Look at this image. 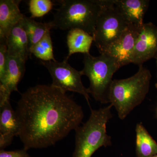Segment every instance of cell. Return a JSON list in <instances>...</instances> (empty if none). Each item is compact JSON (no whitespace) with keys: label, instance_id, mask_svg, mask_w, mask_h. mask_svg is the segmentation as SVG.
<instances>
[{"label":"cell","instance_id":"cell-8","mask_svg":"<svg viewBox=\"0 0 157 157\" xmlns=\"http://www.w3.org/2000/svg\"><path fill=\"white\" fill-rule=\"evenodd\" d=\"M157 54V26L151 22L143 25L132 52V63L140 66Z\"/></svg>","mask_w":157,"mask_h":157},{"label":"cell","instance_id":"cell-23","mask_svg":"<svg viewBox=\"0 0 157 157\" xmlns=\"http://www.w3.org/2000/svg\"><path fill=\"white\" fill-rule=\"evenodd\" d=\"M155 59L156 60V66H157V55L155 57ZM155 86L156 88L157 89V82L155 83Z\"/></svg>","mask_w":157,"mask_h":157},{"label":"cell","instance_id":"cell-7","mask_svg":"<svg viewBox=\"0 0 157 157\" xmlns=\"http://www.w3.org/2000/svg\"><path fill=\"white\" fill-rule=\"evenodd\" d=\"M64 59L63 61H42V64L48 70L52 82L51 85L63 92H73L80 94L84 97L90 106V97L88 88H86L81 80L82 76L81 71L74 69Z\"/></svg>","mask_w":157,"mask_h":157},{"label":"cell","instance_id":"cell-24","mask_svg":"<svg viewBox=\"0 0 157 157\" xmlns=\"http://www.w3.org/2000/svg\"><path fill=\"white\" fill-rule=\"evenodd\" d=\"M151 157H157V155H155L153 156H152Z\"/></svg>","mask_w":157,"mask_h":157},{"label":"cell","instance_id":"cell-19","mask_svg":"<svg viewBox=\"0 0 157 157\" xmlns=\"http://www.w3.org/2000/svg\"><path fill=\"white\" fill-rule=\"evenodd\" d=\"M53 5L50 0H30L29 10L31 18L42 17L51 10Z\"/></svg>","mask_w":157,"mask_h":157},{"label":"cell","instance_id":"cell-16","mask_svg":"<svg viewBox=\"0 0 157 157\" xmlns=\"http://www.w3.org/2000/svg\"><path fill=\"white\" fill-rule=\"evenodd\" d=\"M20 126L16 111L10 100L0 103V133H9L18 136Z\"/></svg>","mask_w":157,"mask_h":157},{"label":"cell","instance_id":"cell-14","mask_svg":"<svg viewBox=\"0 0 157 157\" xmlns=\"http://www.w3.org/2000/svg\"><path fill=\"white\" fill-rule=\"evenodd\" d=\"M93 42V36L85 31L78 29L70 30L67 36L69 52L65 59L68 60L70 56L74 53H90Z\"/></svg>","mask_w":157,"mask_h":157},{"label":"cell","instance_id":"cell-11","mask_svg":"<svg viewBox=\"0 0 157 157\" xmlns=\"http://www.w3.org/2000/svg\"><path fill=\"white\" fill-rule=\"evenodd\" d=\"M20 0L0 1V39L6 40L11 29L22 20L25 15L19 8Z\"/></svg>","mask_w":157,"mask_h":157},{"label":"cell","instance_id":"cell-20","mask_svg":"<svg viewBox=\"0 0 157 157\" xmlns=\"http://www.w3.org/2000/svg\"><path fill=\"white\" fill-rule=\"evenodd\" d=\"M7 46L6 40L0 39V82L6 76L7 70Z\"/></svg>","mask_w":157,"mask_h":157},{"label":"cell","instance_id":"cell-1","mask_svg":"<svg viewBox=\"0 0 157 157\" xmlns=\"http://www.w3.org/2000/svg\"><path fill=\"white\" fill-rule=\"evenodd\" d=\"M18 136L24 148H43L55 145L80 126L82 107L51 85H38L21 94L16 110Z\"/></svg>","mask_w":157,"mask_h":157},{"label":"cell","instance_id":"cell-10","mask_svg":"<svg viewBox=\"0 0 157 157\" xmlns=\"http://www.w3.org/2000/svg\"><path fill=\"white\" fill-rule=\"evenodd\" d=\"M8 55L18 57L26 62L30 52L29 42L22 20L14 26L6 39Z\"/></svg>","mask_w":157,"mask_h":157},{"label":"cell","instance_id":"cell-4","mask_svg":"<svg viewBox=\"0 0 157 157\" xmlns=\"http://www.w3.org/2000/svg\"><path fill=\"white\" fill-rule=\"evenodd\" d=\"M60 7L51 21L53 28L78 29L93 36L101 10V0H60Z\"/></svg>","mask_w":157,"mask_h":157},{"label":"cell","instance_id":"cell-12","mask_svg":"<svg viewBox=\"0 0 157 157\" xmlns=\"http://www.w3.org/2000/svg\"><path fill=\"white\" fill-rule=\"evenodd\" d=\"M26 62L18 57L7 55V70L5 78L0 82V91L11 95L18 91L17 86L25 71Z\"/></svg>","mask_w":157,"mask_h":157},{"label":"cell","instance_id":"cell-21","mask_svg":"<svg viewBox=\"0 0 157 157\" xmlns=\"http://www.w3.org/2000/svg\"><path fill=\"white\" fill-rule=\"evenodd\" d=\"M0 157H30L27 153V150L23 149L6 151L4 150H0Z\"/></svg>","mask_w":157,"mask_h":157},{"label":"cell","instance_id":"cell-22","mask_svg":"<svg viewBox=\"0 0 157 157\" xmlns=\"http://www.w3.org/2000/svg\"><path fill=\"white\" fill-rule=\"evenodd\" d=\"M14 136L9 133H0V150H4L12 143Z\"/></svg>","mask_w":157,"mask_h":157},{"label":"cell","instance_id":"cell-15","mask_svg":"<svg viewBox=\"0 0 157 157\" xmlns=\"http://www.w3.org/2000/svg\"><path fill=\"white\" fill-rule=\"evenodd\" d=\"M136 152L137 157H151L157 155V143L143 124L136 125Z\"/></svg>","mask_w":157,"mask_h":157},{"label":"cell","instance_id":"cell-6","mask_svg":"<svg viewBox=\"0 0 157 157\" xmlns=\"http://www.w3.org/2000/svg\"><path fill=\"white\" fill-rule=\"evenodd\" d=\"M128 25L113 0H101V10L92 36L101 54L118 40Z\"/></svg>","mask_w":157,"mask_h":157},{"label":"cell","instance_id":"cell-2","mask_svg":"<svg viewBox=\"0 0 157 157\" xmlns=\"http://www.w3.org/2000/svg\"><path fill=\"white\" fill-rule=\"evenodd\" d=\"M151 75L143 65L129 78L113 79L109 92V104L115 107L118 116L124 120L144 101L149 90Z\"/></svg>","mask_w":157,"mask_h":157},{"label":"cell","instance_id":"cell-18","mask_svg":"<svg viewBox=\"0 0 157 157\" xmlns=\"http://www.w3.org/2000/svg\"><path fill=\"white\" fill-rule=\"evenodd\" d=\"M30 52L31 54H33L42 61H56L54 56L50 31H48L37 44L31 48Z\"/></svg>","mask_w":157,"mask_h":157},{"label":"cell","instance_id":"cell-3","mask_svg":"<svg viewBox=\"0 0 157 157\" xmlns=\"http://www.w3.org/2000/svg\"><path fill=\"white\" fill-rule=\"evenodd\" d=\"M111 104L98 109H91L88 120L75 131V147L73 157H91L102 147L112 144L107 133V123L112 117Z\"/></svg>","mask_w":157,"mask_h":157},{"label":"cell","instance_id":"cell-5","mask_svg":"<svg viewBox=\"0 0 157 157\" xmlns=\"http://www.w3.org/2000/svg\"><path fill=\"white\" fill-rule=\"evenodd\" d=\"M83 63L84 67L81 72L89 79V93L96 101L109 104L113 76L120 68L116 60L106 54L94 56L88 53L84 54Z\"/></svg>","mask_w":157,"mask_h":157},{"label":"cell","instance_id":"cell-17","mask_svg":"<svg viewBox=\"0 0 157 157\" xmlns=\"http://www.w3.org/2000/svg\"><path fill=\"white\" fill-rule=\"evenodd\" d=\"M22 23L28 37L30 50L43 38L48 31L53 28L50 22H37L32 18L26 17L25 15L22 20Z\"/></svg>","mask_w":157,"mask_h":157},{"label":"cell","instance_id":"cell-9","mask_svg":"<svg viewBox=\"0 0 157 157\" xmlns=\"http://www.w3.org/2000/svg\"><path fill=\"white\" fill-rule=\"evenodd\" d=\"M142 26L129 24L118 40L104 54L114 58L120 68L132 63V52Z\"/></svg>","mask_w":157,"mask_h":157},{"label":"cell","instance_id":"cell-13","mask_svg":"<svg viewBox=\"0 0 157 157\" xmlns=\"http://www.w3.org/2000/svg\"><path fill=\"white\" fill-rule=\"evenodd\" d=\"M128 24L142 26L149 5L148 0H113Z\"/></svg>","mask_w":157,"mask_h":157}]
</instances>
